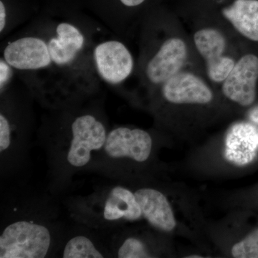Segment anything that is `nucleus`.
Listing matches in <instances>:
<instances>
[{
    "label": "nucleus",
    "mask_w": 258,
    "mask_h": 258,
    "mask_svg": "<svg viewBox=\"0 0 258 258\" xmlns=\"http://www.w3.org/2000/svg\"><path fill=\"white\" fill-rule=\"evenodd\" d=\"M50 243V231L45 226L25 220L14 222L0 236V257H45Z\"/></svg>",
    "instance_id": "f257e3e1"
},
{
    "label": "nucleus",
    "mask_w": 258,
    "mask_h": 258,
    "mask_svg": "<svg viewBox=\"0 0 258 258\" xmlns=\"http://www.w3.org/2000/svg\"><path fill=\"white\" fill-rule=\"evenodd\" d=\"M72 139L67 159L74 167H83L91 160V153L104 148L107 135L104 125L91 115H81L73 123Z\"/></svg>",
    "instance_id": "f03ea898"
},
{
    "label": "nucleus",
    "mask_w": 258,
    "mask_h": 258,
    "mask_svg": "<svg viewBox=\"0 0 258 258\" xmlns=\"http://www.w3.org/2000/svg\"><path fill=\"white\" fill-rule=\"evenodd\" d=\"M258 55L247 53L235 62L223 81L222 92L230 101L241 106H252L257 99Z\"/></svg>",
    "instance_id": "7ed1b4c3"
},
{
    "label": "nucleus",
    "mask_w": 258,
    "mask_h": 258,
    "mask_svg": "<svg viewBox=\"0 0 258 258\" xmlns=\"http://www.w3.org/2000/svg\"><path fill=\"white\" fill-rule=\"evenodd\" d=\"M195 46L206 62L210 79L215 83H223L235 64V61L224 55L225 37L219 30L205 28L194 36Z\"/></svg>",
    "instance_id": "20e7f679"
},
{
    "label": "nucleus",
    "mask_w": 258,
    "mask_h": 258,
    "mask_svg": "<svg viewBox=\"0 0 258 258\" xmlns=\"http://www.w3.org/2000/svg\"><path fill=\"white\" fill-rule=\"evenodd\" d=\"M152 139L145 131L119 127L107 135L104 150L114 159L128 158L137 162H144L150 157Z\"/></svg>",
    "instance_id": "39448f33"
},
{
    "label": "nucleus",
    "mask_w": 258,
    "mask_h": 258,
    "mask_svg": "<svg viewBox=\"0 0 258 258\" xmlns=\"http://www.w3.org/2000/svg\"><path fill=\"white\" fill-rule=\"evenodd\" d=\"M94 59L100 76L110 84H118L130 76L134 69L132 54L121 42L108 41L95 48Z\"/></svg>",
    "instance_id": "423d86ee"
},
{
    "label": "nucleus",
    "mask_w": 258,
    "mask_h": 258,
    "mask_svg": "<svg viewBox=\"0 0 258 258\" xmlns=\"http://www.w3.org/2000/svg\"><path fill=\"white\" fill-rule=\"evenodd\" d=\"M187 55L184 40L178 37L168 39L148 63L146 69L148 79L154 84H164L180 72Z\"/></svg>",
    "instance_id": "0eeeda50"
},
{
    "label": "nucleus",
    "mask_w": 258,
    "mask_h": 258,
    "mask_svg": "<svg viewBox=\"0 0 258 258\" xmlns=\"http://www.w3.org/2000/svg\"><path fill=\"white\" fill-rule=\"evenodd\" d=\"M162 93L174 104H207L213 94L203 80L189 72H179L164 83Z\"/></svg>",
    "instance_id": "6e6552de"
},
{
    "label": "nucleus",
    "mask_w": 258,
    "mask_h": 258,
    "mask_svg": "<svg viewBox=\"0 0 258 258\" xmlns=\"http://www.w3.org/2000/svg\"><path fill=\"white\" fill-rule=\"evenodd\" d=\"M225 143L227 160L237 166L247 165L257 155L258 127L249 120L236 123L229 129Z\"/></svg>",
    "instance_id": "1a4fd4ad"
},
{
    "label": "nucleus",
    "mask_w": 258,
    "mask_h": 258,
    "mask_svg": "<svg viewBox=\"0 0 258 258\" xmlns=\"http://www.w3.org/2000/svg\"><path fill=\"white\" fill-rule=\"evenodd\" d=\"M5 61L19 70L43 69L50 64L48 46L37 37H23L11 42L4 51Z\"/></svg>",
    "instance_id": "9d476101"
},
{
    "label": "nucleus",
    "mask_w": 258,
    "mask_h": 258,
    "mask_svg": "<svg viewBox=\"0 0 258 258\" xmlns=\"http://www.w3.org/2000/svg\"><path fill=\"white\" fill-rule=\"evenodd\" d=\"M134 194L142 215L151 225L164 232H171L175 228L174 212L167 199L161 191L142 188Z\"/></svg>",
    "instance_id": "9b49d317"
},
{
    "label": "nucleus",
    "mask_w": 258,
    "mask_h": 258,
    "mask_svg": "<svg viewBox=\"0 0 258 258\" xmlns=\"http://www.w3.org/2000/svg\"><path fill=\"white\" fill-rule=\"evenodd\" d=\"M222 14L240 35L258 42V0H233Z\"/></svg>",
    "instance_id": "f8f14e48"
},
{
    "label": "nucleus",
    "mask_w": 258,
    "mask_h": 258,
    "mask_svg": "<svg viewBox=\"0 0 258 258\" xmlns=\"http://www.w3.org/2000/svg\"><path fill=\"white\" fill-rule=\"evenodd\" d=\"M57 37L48 42V50L51 59L57 66H64L76 58L84 45L83 34L74 25L60 23L56 29Z\"/></svg>",
    "instance_id": "ddd939ff"
},
{
    "label": "nucleus",
    "mask_w": 258,
    "mask_h": 258,
    "mask_svg": "<svg viewBox=\"0 0 258 258\" xmlns=\"http://www.w3.org/2000/svg\"><path fill=\"white\" fill-rule=\"evenodd\" d=\"M142 216V210L135 194L120 186L112 189L103 210V217L106 220L115 221L125 219L135 221Z\"/></svg>",
    "instance_id": "4468645a"
},
{
    "label": "nucleus",
    "mask_w": 258,
    "mask_h": 258,
    "mask_svg": "<svg viewBox=\"0 0 258 258\" xmlns=\"http://www.w3.org/2000/svg\"><path fill=\"white\" fill-rule=\"evenodd\" d=\"M104 256L95 247L92 241L84 236L71 239L64 247L62 257L100 258Z\"/></svg>",
    "instance_id": "2eb2a0df"
},
{
    "label": "nucleus",
    "mask_w": 258,
    "mask_h": 258,
    "mask_svg": "<svg viewBox=\"0 0 258 258\" xmlns=\"http://www.w3.org/2000/svg\"><path fill=\"white\" fill-rule=\"evenodd\" d=\"M236 258H258V228L237 242L232 248Z\"/></svg>",
    "instance_id": "dca6fc26"
},
{
    "label": "nucleus",
    "mask_w": 258,
    "mask_h": 258,
    "mask_svg": "<svg viewBox=\"0 0 258 258\" xmlns=\"http://www.w3.org/2000/svg\"><path fill=\"white\" fill-rule=\"evenodd\" d=\"M152 256L147 252L142 241L134 237H129L120 245L118 251L119 258H144Z\"/></svg>",
    "instance_id": "f3484780"
},
{
    "label": "nucleus",
    "mask_w": 258,
    "mask_h": 258,
    "mask_svg": "<svg viewBox=\"0 0 258 258\" xmlns=\"http://www.w3.org/2000/svg\"><path fill=\"white\" fill-rule=\"evenodd\" d=\"M11 144V129L8 118L0 115V152H3L10 147Z\"/></svg>",
    "instance_id": "a211bd4d"
},
{
    "label": "nucleus",
    "mask_w": 258,
    "mask_h": 258,
    "mask_svg": "<svg viewBox=\"0 0 258 258\" xmlns=\"http://www.w3.org/2000/svg\"><path fill=\"white\" fill-rule=\"evenodd\" d=\"M10 64L3 60H0V88L3 91V88L9 82L13 71Z\"/></svg>",
    "instance_id": "6ab92c4d"
},
{
    "label": "nucleus",
    "mask_w": 258,
    "mask_h": 258,
    "mask_svg": "<svg viewBox=\"0 0 258 258\" xmlns=\"http://www.w3.org/2000/svg\"><path fill=\"white\" fill-rule=\"evenodd\" d=\"M6 25V10L3 2H0V32H3Z\"/></svg>",
    "instance_id": "aec40b11"
},
{
    "label": "nucleus",
    "mask_w": 258,
    "mask_h": 258,
    "mask_svg": "<svg viewBox=\"0 0 258 258\" xmlns=\"http://www.w3.org/2000/svg\"><path fill=\"white\" fill-rule=\"evenodd\" d=\"M248 120L258 127V105L252 107L249 111Z\"/></svg>",
    "instance_id": "412c9836"
},
{
    "label": "nucleus",
    "mask_w": 258,
    "mask_h": 258,
    "mask_svg": "<svg viewBox=\"0 0 258 258\" xmlns=\"http://www.w3.org/2000/svg\"><path fill=\"white\" fill-rule=\"evenodd\" d=\"M120 1L125 6L136 7L142 4L145 0H120Z\"/></svg>",
    "instance_id": "4be33fe9"
},
{
    "label": "nucleus",
    "mask_w": 258,
    "mask_h": 258,
    "mask_svg": "<svg viewBox=\"0 0 258 258\" xmlns=\"http://www.w3.org/2000/svg\"><path fill=\"white\" fill-rule=\"evenodd\" d=\"M188 258H200L202 257L201 256H188Z\"/></svg>",
    "instance_id": "5701e85b"
}]
</instances>
